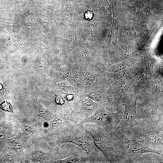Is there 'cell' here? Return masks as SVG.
<instances>
[{"mask_svg": "<svg viewBox=\"0 0 163 163\" xmlns=\"http://www.w3.org/2000/svg\"><path fill=\"white\" fill-rule=\"evenodd\" d=\"M118 163L143 162V155L154 153L163 156V150L152 149L138 142L127 134L114 130L109 133Z\"/></svg>", "mask_w": 163, "mask_h": 163, "instance_id": "obj_1", "label": "cell"}, {"mask_svg": "<svg viewBox=\"0 0 163 163\" xmlns=\"http://www.w3.org/2000/svg\"><path fill=\"white\" fill-rule=\"evenodd\" d=\"M163 121L141 120L134 126L129 135L138 142L154 149L163 150Z\"/></svg>", "mask_w": 163, "mask_h": 163, "instance_id": "obj_2", "label": "cell"}, {"mask_svg": "<svg viewBox=\"0 0 163 163\" xmlns=\"http://www.w3.org/2000/svg\"><path fill=\"white\" fill-rule=\"evenodd\" d=\"M58 142L71 143L81 148L86 152L90 163H108L104 154L95 145L91 136L79 125L72 133L60 137Z\"/></svg>", "mask_w": 163, "mask_h": 163, "instance_id": "obj_3", "label": "cell"}, {"mask_svg": "<svg viewBox=\"0 0 163 163\" xmlns=\"http://www.w3.org/2000/svg\"><path fill=\"white\" fill-rule=\"evenodd\" d=\"M79 125L91 136L95 145L104 154L108 163H118L109 133L94 123H85Z\"/></svg>", "mask_w": 163, "mask_h": 163, "instance_id": "obj_4", "label": "cell"}, {"mask_svg": "<svg viewBox=\"0 0 163 163\" xmlns=\"http://www.w3.org/2000/svg\"><path fill=\"white\" fill-rule=\"evenodd\" d=\"M123 113V111L121 110L116 112H110L104 106H100L93 114L84 120L79 124L85 123H94L101 126L107 133H110L118 126Z\"/></svg>", "mask_w": 163, "mask_h": 163, "instance_id": "obj_5", "label": "cell"}, {"mask_svg": "<svg viewBox=\"0 0 163 163\" xmlns=\"http://www.w3.org/2000/svg\"><path fill=\"white\" fill-rule=\"evenodd\" d=\"M137 99L135 95H127L122 99V105L125 106V110L121 120L115 130L129 134L132 128L141 121L136 112Z\"/></svg>", "mask_w": 163, "mask_h": 163, "instance_id": "obj_6", "label": "cell"}, {"mask_svg": "<svg viewBox=\"0 0 163 163\" xmlns=\"http://www.w3.org/2000/svg\"><path fill=\"white\" fill-rule=\"evenodd\" d=\"M154 97H146L142 101L136 112L142 120L152 121H163L162 104L161 101Z\"/></svg>", "mask_w": 163, "mask_h": 163, "instance_id": "obj_7", "label": "cell"}, {"mask_svg": "<svg viewBox=\"0 0 163 163\" xmlns=\"http://www.w3.org/2000/svg\"><path fill=\"white\" fill-rule=\"evenodd\" d=\"M56 163H88L90 162L88 158L82 157H70L62 160H58L55 161Z\"/></svg>", "mask_w": 163, "mask_h": 163, "instance_id": "obj_8", "label": "cell"}, {"mask_svg": "<svg viewBox=\"0 0 163 163\" xmlns=\"http://www.w3.org/2000/svg\"><path fill=\"white\" fill-rule=\"evenodd\" d=\"M32 155L34 159L39 161H45L48 158V155L40 151H35L32 153Z\"/></svg>", "mask_w": 163, "mask_h": 163, "instance_id": "obj_9", "label": "cell"}, {"mask_svg": "<svg viewBox=\"0 0 163 163\" xmlns=\"http://www.w3.org/2000/svg\"><path fill=\"white\" fill-rule=\"evenodd\" d=\"M0 108L4 111L13 112L12 105L9 102L6 101H5L0 104Z\"/></svg>", "mask_w": 163, "mask_h": 163, "instance_id": "obj_10", "label": "cell"}, {"mask_svg": "<svg viewBox=\"0 0 163 163\" xmlns=\"http://www.w3.org/2000/svg\"><path fill=\"white\" fill-rule=\"evenodd\" d=\"M88 97L92 100L101 101L102 100L101 95L96 91H92L88 95Z\"/></svg>", "mask_w": 163, "mask_h": 163, "instance_id": "obj_11", "label": "cell"}, {"mask_svg": "<svg viewBox=\"0 0 163 163\" xmlns=\"http://www.w3.org/2000/svg\"><path fill=\"white\" fill-rule=\"evenodd\" d=\"M126 65L124 63H120L114 65L112 70L115 72H117L123 71L126 67Z\"/></svg>", "mask_w": 163, "mask_h": 163, "instance_id": "obj_12", "label": "cell"}, {"mask_svg": "<svg viewBox=\"0 0 163 163\" xmlns=\"http://www.w3.org/2000/svg\"><path fill=\"white\" fill-rule=\"evenodd\" d=\"M23 130L25 135L29 137L32 136L34 133L33 128L29 125L24 126Z\"/></svg>", "mask_w": 163, "mask_h": 163, "instance_id": "obj_13", "label": "cell"}, {"mask_svg": "<svg viewBox=\"0 0 163 163\" xmlns=\"http://www.w3.org/2000/svg\"><path fill=\"white\" fill-rule=\"evenodd\" d=\"M75 76L76 80L78 82H80L83 77L82 72L80 71L76 72L75 73Z\"/></svg>", "mask_w": 163, "mask_h": 163, "instance_id": "obj_14", "label": "cell"}, {"mask_svg": "<svg viewBox=\"0 0 163 163\" xmlns=\"http://www.w3.org/2000/svg\"><path fill=\"white\" fill-rule=\"evenodd\" d=\"M56 102L58 104L62 105L64 104L65 100L61 97L57 96L56 98Z\"/></svg>", "mask_w": 163, "mask_h": 163, "instance_id": "obj_15", "label": "cell"}, {"mask_svg": "<svg viewBox=\"0 0 163 163\" xmlns=\"http://www.w3.org/2000/svg\"><path fill=\"white\" fill-rule=\"evenodd\" d=\"M89 80L88 78L85 77H83L80 82V84L83 85H85L89 83Z\"/></svg>", "mask_w": 163, "mask_h": 163, "instance_id": "obj_16", "label": "cell"}, {"mask_svg": "<svg viewBox=\"0 0 163 163\" xmlns=\"http://www.w3.org/2000/svg\"><path fill=\"white\" fill-rule=\"evenodd\" d=\"M128 35H130V36H133L136 35V31L133 28H128L126 30Z\"/></svg>", "mask_w": 163, "mask_h": 163, "instance_id": "obj_17", "label": "cell"}, {"mask_svg": "<svg viewBox=\"0 0 163 163\" xmlns=\"http://www.w3.org/2000/svg\"><path fill=\"white\" fill-rule=\"evenodd\" d=\"M13 149H19L21 148V145H20V143L17 141H13Z\"/></svg>", "mask_w": 163, "mask_h": 163, "instance_id": "obj_18", "label": "cell"}, {"mask_svg": "<svg viewBox=\"0 0 163 163\" xmlns=\"http://www.w3.org/2000/svg\"><path fill=\"white\" fill-rule=\"evenodd\" d=\"M124 74V71L123 70L117 72H115V76L116 78H121L123 77Z\"/></svg>", "mask_w": 163, "mask_h": 163, "instance_id": "obj_19", "label": "cell"}, {"mask_svg": "<svg viewBox=\"0 0 163 163\" xmlns=\"http://www.w3.org/2000/svg\"><path fill=\"white\" fill-rule=\"evenodd\" d=\"M85 17L87 19H90L92 17V14L91 11H88L85 14Z\"/></svg>", "mask_w": 163, "mask_h": 163, "instance_id": "obj_20", "label": "cell"}, {"mask_svg": "<svg viewBox=\"0 0 163 163\" xmlns=\"http://www.w3.org/2000/svg\"><path fill=\"white\" fill-rule=\"evenodd\" d=\"M74 97L73 95L71 94H68L67 95L66 98V99L69 101L72 100Z\"/></svg>", "mask_w": 163, "mask_h": 163, "instance_id": "obj_21", "label": "cell"}, {"mask_svg": "<svg viewBox=\"0 0 163 163\" xmlns=\"http://www.w3.org/2000/svg\"><path fill=\"white\" fill-rule=\"evenodd\" d=\"M3 87L2 84L0 83V92L2 93L4 98L5 99V97H4L3 93Z\"/></svg>", "mask_w": 163, "mask_h": 163, "instance_id": "obj_22", "label": "cell"}]
</instances>
